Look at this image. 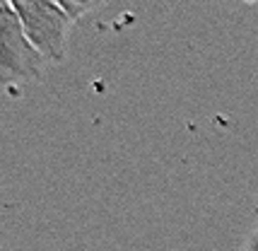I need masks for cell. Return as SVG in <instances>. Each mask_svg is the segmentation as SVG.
I'll return each mask as SVG.
<instances>
[{
	"mask_svg": "<svg viewBox=\"0 0 258 251\" xmlns=\"http://www.w3.org/2000/svg\"><path fill=\"white\" fill-rule=\"evenodd\" d=\"M48 63L29 41L12 0H0V85L36 80Z\"/></svg>",
	"mask_w": 258,
	"mask_h": 251,
	"instance_id": "1",
	"label": "cell"
},
{
	"mask_svg": "<svg viewBox=\"0 0 258 251\" xmlns=\"http://www.w3.org/2000/svg\"><path fill=\"white\" fill-rule=\"evenodd\" d=\"M12 5L34 48L46 60L60 63L68 51V32L73 27V20L53 0H12Z\"/></svg>",
	"mask_w": 258,
	"mask_h": 251,
	"instance_id": "2",
	"label": "cell"
},
{
	"mask_svg": "<svg viewBox=\"0 0 258 251\" xmlns=\"http://www.w3.org/2000/svg\"><path fill=\"white\" fill-rule=\"evenodd\" d=\"M53 3L75 22L80 17H85L87 12H92L94 8H99L104 0H53Z\"/></svg>",
	"mask_w": 258,
	"mask_h": 251,
	"instance_id": "3",
	"label": "cell"
},
{
	"mask_svg": "<svg viewBox=\"0 0 258 251\" xmlns=\"http://www.w3.org/2000/svg\"><path fill=\"white\" fill-rule=\"evenodd\" d=\"M241 251H258V227L253 229V234L248 237V241L244 244V249Z\"/></svg>",
	"mask_w": 258,
	"mask_h": 251,
	"instance_id": "4",
	"label": "cell"
}]
</instances>
